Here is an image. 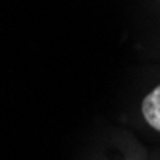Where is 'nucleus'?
<instances>
[{
	"instance_id": "1",
	"label": "nucleus",
	"mask_w": 160,
	"mask_h": 160,
	"mask_svg": "<svg viewBox=\"0 0 160 160\" xmlns=\"http://www.w3.org/2000/svg\"><path fill=\"white\" fill-rule=\"evenodd\" d=\"M141 116L152 131L160 133V83L152 87L141 100Z\"/></svg>"
}]
</instances>
